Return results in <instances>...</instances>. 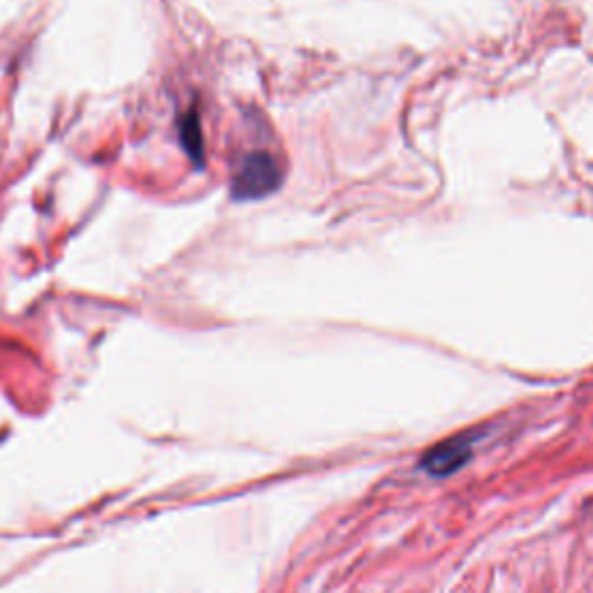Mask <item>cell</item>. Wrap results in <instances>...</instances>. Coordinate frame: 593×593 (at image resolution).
Here are the masks:
<instances>
[{"label": "cell", "instance_id": "cell-1", "mask_svg": "<svg viewBox=\"0 0 593 593\" xmlns=\"http://www.w3.org/2000/svg\"><path fill=\"white\" fill-rule=\"evenodd\" d=\"M281 183V170H278L274 158L267 153H253L244 160L232 183V195L237 200H255L265 197L278 188Z\"/></svg>", "mask_w": 593, "mask_h": 593}, {"label": "cell", "instance_id": "cell-2", "mask_svg": "<svg viewBox=\"0 0 593 593\" xmlns=\"http://www.w3.org/2000/svg\"><path fill=\"white\" fill-rule=\"evenodd\" d=\"M473 441V434H459L434 445V448L422 457V468L429 475H434V478H443V475L459 471L473 455Z\"/></svg>", "mask_w": 593, "mask_h": 593}, {"label": "cell", "instance_id": "cell-3", "mask_svg": "<svg viewBox=\"0 0 593 593\" xmlns=\"http://www.w3.org/2000/svg\"><path fill=\"white\" fill-rule=\"evenodd\" d=\"M183 146L190 151V156L195 160L202 158V144H200V126H197L195 119H188L183 123Z\"/></svg>", "mask_w": 593, "mask_h": 593}]
</instances>
